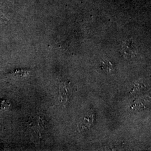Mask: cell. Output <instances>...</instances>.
<instances>
[{
  "instance_id": "1",
  "label": "cell",
  "mask_w": 151,
  "mask_h": 151,
  "mask_svg": "<svg viewBox=\"0 0 151 151\" xmlns=\"http://www.w3.org/2000/svg\"><path fill=\"white\" fill-rule=\"evenodd\" d=\"M59 92L60 101L63 103V104H65L69 99L70 90L69 87L65 82H63L60 84Z\"/></svg>"
},
{
  "instance_id": "3",
  "label": "cell",
  "mask_w": 151,
  "mask_h": 151,
  "mask_svg": "<svg viewBox=\"0 0 151 151\" xmlns=\"http://www.w3.org/2000/svg\"><path fill=\"white\" fill-rule=\"evenodd\" d=\"M124 51L125 54L128 56L132 57L134 54V50L130 43V41H128L124 45Z\"/></svg>"
},
{
  "instance_id": "2",
  "label": "cell",
  "mask_w": 151,
  "mask_h": 151,
  "mask_svg": "<svg viewBox=\"0 0 151 151\" xmlns=\"http://www.w3.org/2000/svg\"><path fill=\"white\" fill-rule=\"evenodd\" d=\"M28 72L27 70H16L12 71V72H10L7 74L8 76L11 78H22L23 77H25L27 75Z\"/></svg>"
},
{
  "instance_id": "4",
  "label": "cell",
  "mask_w": 151,
  "mask_h": 151,
  "mask_svg": "<svg viewBox=\"0 0 151 151\" xmlns=\"http://www.w3.org/2000/svg\"><path fill=\"white\" fill-rule=\"evenodd\" d=\"M101 68L106 71H110L113 70V65L109 61L104 60L101 65Z\"/></svg>"
},
{
  "instance_id": "5",
  "label": "cell",
  "mask_w": 151,
  "mask_h": 151,
  "mask_svg": "<svg viewBox=\"0 0 151 151\" xmlns=\"http://www.w3.org/2000/svg\"><path fill=\"white\" fill-rule=\"evenodd\" d=\"M93 122V116L92 115L88 117V118H84L83 122V124H81L80 128H86L87 127H90L89 126L91 125V123Z\"/></svg>"
}]
</instances>
